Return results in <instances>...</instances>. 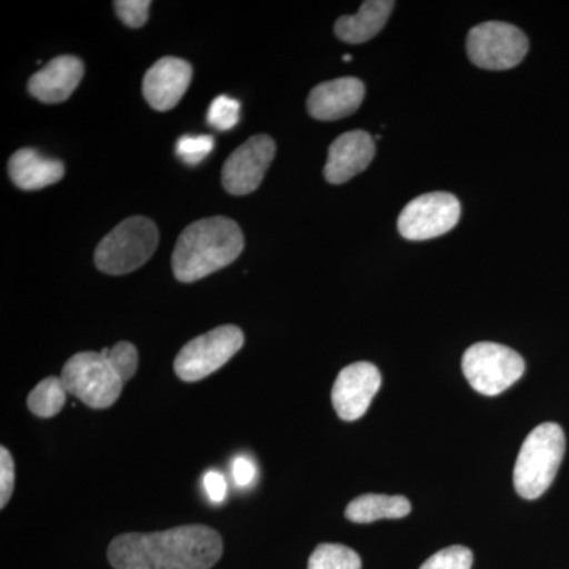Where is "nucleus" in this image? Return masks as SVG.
Here are the masks:
<instances>
[{
    "instance_id": "15",
    "label": "nucleus",
    "mask_w": 569,
    "mask_h": 569,
    "mask_svg": "<svg viewBox=\"0 0 569 569\" xmlns=\"http://www.w3.org/2000/svg\"><path fill=\"white\" fill-rule=\"evenodd\" d=\"M82 77L84 63L80 59L74 56H59L32 74L29 92L43 103L66 102L80 84Z\"/></svg>"
},
{
    "instance_id": "26",
    "label": "nucleus",
    "mask_w": 569,
    "mask_h": 569,
    "mask_svg": "<svg viewBox=\"0 0 569 569\" xmlns=\"http://www.w3.org/2000/svg\"><path fill=\"white\" fill-rule=\"evenodd\" d=\"M14 490V460L9 449L0 448V508L9 505Z\"/></svg>"
},
{
    "instance_id": "20",
    "label": "nucleus",
    "mask_w": 569,
    "mask_h": 569,
    "mask_svg": "<svg viewBox=\"0 0 569 569\" xmlns=\"http://www.w3.org/2000/svg\"><path fill=\"white\" fill-rule=\"evenodd\" d=\"M361 557L353 549L342 545L318 546L309 559V569H361Z\"/></svg>"
},
{
    "instance_id": "1",
    "label": "nucleus",
    "mask_w": 569,
    "mask_h": 569,
    "mask_svg": "<svg viewBox=\"0 0 569 569\" xmlns=\"http://www.w3.org/2000/svg\"><path fill=\"white\" fill-rule=\"evenodd\" d=\"M222 553L219 531L208 526H179L116 537L108 560L114 569H211Z\"/></svg>"
},
{
    "instance_id": "24",
    "label": "nucleus",
    "mask_w": 569,
    "mask_h": 569,
    "mask_svg": "<svg viewBox=\"0 0 569 569\" xmlns=\"http://www.w3.org/2000/svg\"><path fill=\"white\" fill-rule=\"evenodd\" d=\"M108 359L123 381H129L137 373L138 351L132 343L119 342L114 347L108 348Z\"/></svg>"
},
{
    "instance_id": "11",
    "label": "nucleus",
    "mask_w": 569,
    "mask_h": 569,
    "mask_svg": "<svg viewBox=\"0 0 569 569\" xmlns=\"http://www.w3.org/2000/svg\"><path fill=\"white\" fill-rule=\"evenodd\" d=\"M380 387V370L370 362H355L346 367L337 376L332 388V406L336 413L343 421H356L365 417Z\"/></svg>"
},
{
    "instance_id": "7",
    "label": "nucleus",
    "mask_w": 569,
    "mask_h": 569,
    "mask_svg": "<svg viewBox=\"0 0 569 569\" xmlns=\"http://www.w3.org/2000/svg\"><path fill=\"white\" fill-rule=\"evenodd\" d=\"M242 346L244 332L238 326H219L183 346L174 359L176 376L189 383L203 380L222 369Z\"/></svg>"
},
{
    "instance_id": "17",
    "label": "nucleus",
    "mask_w": 569,
    "mask_h": 569,
    "mask_svg": "<svg viewBox=\"0 0 569 569\" xmlns=\"http://www.w3.org/2000/svg\"><path fill=\"white\" fill-rule=\"evenodd\" d=\"M395 7L391 0H367L353 17L337 20L336 36L351 44L372 40L385 28Z\"/></svg>"
},
{
    "instance_id": "22",
    "label": "nucleus",
    "mask_w": 569,
    "mask_h": 569,
    "mask_svg": "<svg viewBox=\"0 0 569 569\" xmlns=\"http://www.w3.org/2000/svg\"><path fill=\"white\" fill-rule=\"evenodd\" d=\"M239 112H241V103L238 100L219 96L209 107L208 122L219 132H228L238 123Z\"/></svg>"
},
{
    "instance_id": "12",
    "label": "nucleus",
    "mask_w": 569,
    "mask_h": 569,
    "mask_svg": "<svg viewBox=\"0 0 569 569\" xmlns=\"http://www.w3.org/2000/svg\"><path fill=\"white\" fill-rule=\"evenodd\" d=\"M192 74V66L183 59H160L153 63L142 80L146 102L157 111L173 110L189 89Z\"/></svg>"
},
{
    "instance_id": "4",
    "label": "nucleus",
    "mask_w": 569,
    "mask_h": 569,
    "mask_svg": "<svg viewBox=\"0 0 569 569\" xmlns=\"http://www.w3.org/2000/svg\"><path fill=\"white\" fill-rule=\"evenodd\" d=\"M159 246V230L146 217H130L110 231L97 246V268L104 274L126 276L137 271Z\"/></svg>"
},
{
    "instance_id": "10",
    "label": "nucleus",
    "mask_w": 569,
    "mask_h": 569,
    "mask_svg": "<svg viewBox=\"0 0 569 569\" xmlns=\"http://www.w3.org/2000/svg\"><path fill=\"white\" fill-rule=\"evenodd\" d=\"M276 156V142L268 134H254L247 140L224 162L222 183L228 193L242 197L249 194L263 182L266 171Z\"/></svg>"
},
{
    "instance_id": "28",
    "label": "nucleus",
    "mask_w": 569,
    "mask_h": 569,
    "mask_svg": "<svg viewBox=\"0 0 569 569\" xmlns=\"http://www.w3.org/2000/svg\"><path fill=\"white\" fill-rule=\"evenodd\" d=\"M257 477V468L252 460L247 458H238L233 463V478L239 488H246Z\"/></svg>"
},
{
    "instance_id": "3",
    "label": "nucleus",
    "mask_w": 569,
    "mask_h": 569,
    "mask_svg": "<svg viewBox=\"0 0 569 569\" xmlns=\"http://www.w3.org/2000/svg\"><path fill=\"white\" fill-rule=\"evenodd\" d=\"M563 429L556 422H545L531 430L520 448L515 466V489L526 500H537L552 485L563 460Z\"/></svg>"
},
{
    "instance_id": "18",
    "label": "nucleus",
    "mask_w": 569,
    "mask_h": 569,
    "mask_svg": "<svg viewBox=\"0 0 569 569\" xmlns=\"http://www.w3.org/2000/svg\"><path fill=\"white\" fill-rule=\"evenodd\" d=\"M411 503L400 496L366 493L350 501L346 509L348 520L355 523H370L380 519H400L410 515Z\"/></svg>"
},
{
    "instance_id": "16",
    "label": "nucleus",
    "mask_w": 569,
    "mask_h": 569,
    "mask_svg": "<svg viewBox=\"0 0 569 569\" xmlns=\"http://www.w3.org/2000/svg\"><path fill=\"white\" fill-rule=\"evenodd\" d=\"M66 167L61 160L41 156L36 149H20L9 160V174L21 190H40L61 181Z\"/></svg>"
},
{
    "instance_id": "6",
    "label": "nucleus",
    "mask_w": 569,
    "mask_h": 569,
    "mask_svg": "<svg viewBox=\"0 0 569 569\" xmlns=\"http://www.w3.org/2000/svg\"><path fill=\"white\" fill-rule=\"evenodd\" d=\"M468 383L482 396H498L511 388L526 372V361L518 351L493 342L471 346L462 358Z\"/></svg>"
},
{
    "instance_id": "19",
    "label": "nucleus",
    "mask_w": 569,
    "mask_h": 569,
    "mask_svg": "<svg viewBox=\"0 0 569 569\" xmlns=\"http://www.w3.org/2000/svg\"><path fill=\"white\" fill-rule=\"evenodd\" d=\"M67 395L61 377L44 378L28 397L29 410L39 418L56 417L66 406Z\"/></svg>"
},
{
    "instance_id": "25",
    "label": "nucleus",
    "mask_w": 569,
    "mask_h": 569,
    "mask_svg": "<svg viewBox=\"0 0 569 569\" xmlns=\"http://www.w3.org/2000/svg\"><path fill=\"white\" fill-rule=\"evenodd\" d=\"M114 9L123 24L138 29L148 22L151 2L149 0H118L114 2Z\"/></svg>"
},
{
    "instance_id": "27",
    "label": "nucleus",
    "mask_w": 569,
    "mask_h": 569,
    "mask_svg": "<svg viewBox=\"0 0 569 569\" xmlns=\"http://www.w3.org/2000/svg\"><path fill=\"white\" fill-rule=\"evenodd\" d=\"M204 489L208 497L211 498L213 503H220L227 496V482L222 475L217 471H208L204 477Z\"/></svg>"
},
{
    "instance_id": "5",
    "label": "nucleus",
    "mask_w": 569,
    "mask_h": 569,
    "mask_svg": "<svg viewBox=\"0 0 569 569\" xmlns=\"http://www.w3.org/2000/svg\"><path fill=\"white\" fill-rule=\"evenodd\" d=\"M61 380L69 395L93 410L114 406L126 385L108 359V348L100 353L82 351L71 356L63 366Z\"/></svg>"
},
{
    "instance_id": "13",
    "label": "nucleus",
    "mask_w": 569,
    "mask_h": 569,
    "mask_svg": "<svg viewBox=\"0 0 569 569\" xmlns=\"http://www.w3.org/2000/svg\"><path fill=\"white\" fill-rule=\"evenodd\" d=\"M365 82L358 78H339L318 84L307 99V111L317 121H339L353 114L365 102Z\"/></svg>"
},
{
    "instance_id": "14",
    "label": "nucleus",
    "mask_w": 569,
    "mask_h": 569,
    "mask_svg": "<svg viewBox=\"0 0 569 569\" xmlns=\"http://www.w3.org/2000/svg\"><path fill=\"white\" fill-rule=\"evenodd\" d=\"M376 157V141L362 130L340 134L328 152L325 178L329 183H343L361 174Z\"/></svg>"
},
{
    "instance_id": "29",
    "label": "nucleus",
    "mask_w": 569,
    "mask_h": 569,
    "mask_svg": "<svg viewBox=\"0 0 569 569\" xmlns=\"http://www.w3.org/2000/svg\"><path fill=\"white\" fill-rule=\"evenodd\" d=\"M343 61L351 62V56H343Z\"/></svg>"
},
{
    "instance_id": "21",
    "label": "nucleus",
    "mask_w": 569,
    "mask_h": 569,
    "mask_svg": "<svg viewBox=\"0 0 569 569\" xmlns=\"http://www.w3.org/2000/svg\"><path fill=\"white\" fill-rule=\"evenodd\" d=\"M213 138L209 134H183L176 144V153L183 163L197 167L212 152Z\"/></svg>"
},
{
    "instance_id": "8",
    "label": "nucleus",
    "mask_w": 569,
    "mask_h": 569,
    "mask_svg": "<svg viewBox=\"0 0 569 569\" xmlns=\"http://www.w3.org/2000/svg\"><path fill=\"white\" fill-rule=\"evenodd\" d=\"M467 52L470 61L479 69H515L529 52V39L519 28L508 22H482L468 33Z\"/></svg>"
},
{
    "instance_id": "9",
    "label": "nucleus",
    "mask_w": 569,
    "mask_h": 569,
    "mask_svg": "<svg viewBox=\"0 0 569 569\" xmlns=\"http://www.w3.org/2000/svg\"><path fill=\"white\" fill-rule=\"evenodd\" d=\"M460 203L451 193H426L415 198L400 212L397 228L408 241H427L447 234L458 224Z\"/></svg>"
},
{
    "instance_id": "2",
    "label": "nucleus",
    "mask_w": 569,
    "mask_h": 569,
    "mask_svg": "<svg viewBox=\"0 0 569 569\" xmlns=\"http://www.w3.org/2000/svg\"><path fill=\"white\" fill-rule=\"evenodd\" d=\"M242 250L244 234L234 220L227 217L198 220L176 242L171 258L174 277L182 283L197 282L233 263Z\"/></svg>"
},
{
    "instance_id": "23",
    "label": "nucleus",
    "mask_w": 569,
    "mask_h": 569,
    "mask_svg": "<svg viewBox=\"0 0 569 569\" xmlns=\"http://www.w3.org/2000/svg\"><path fill=\"white\" fill-rule=\"evenodd\" d=\"M473 553L463 546L438 550L430 559H427L419 569H471Z\"/></svg>"
}]
</instances>
